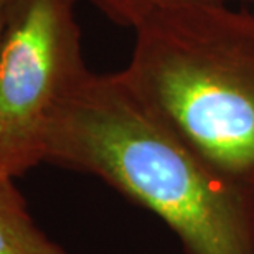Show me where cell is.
Wrapping results in <instances>:
<instances>
[{
	"instance_id": "cell-4",
	"label": "cell",
	"mask_w": 254,
	"mask_h": 254,
	"mask_svg": "<svg viewBox=\"0 0 254 254\" xmlns=\"http://www.w3.org/2000/svg\"><path fill=\"white\" fill-rule=\"evenodd\" d=\"M0 254H68L38 228L15 179L0 175Z\"/></svg>"
},
{
	"instance_id": "cell-6",
	"label": "cell",
	"mask_w": 254,
	"mask_h": 254,
	"mask_svg": "<svg viewBox=\"0 0 254 254\" xmlns=\"http://www.w3.org/2000/svg\"><path fill=\"white\" fill-rule=\"evenodd\" d=\"M8 7H10V0H0V43H2L3 28H5V22H7Z\"/></svg>"
},
{
	"instance_id": "cell-1",
	"label": "cell",
	"mask_w": 254,
	"mask_h": 254,
	"mask_svg": "<svg viewBox=\"0 0 254 254\" xmlns=\"http://www.w3.org/2000/svg\"><path fill=\"white\" fill-rule=\"evenodd\" d=\"M45 162L98 177L159 216L187 254H253L254 189L228 179L119 73H89L55 111Z\"/></svg>"
},
{
	"instance_id": "cell-5",
	"label": "cell",
	"mask_w": 254,
	"mask_h": 254,
	"mask_svg": "<svg viewBox=\"0 0 254 254\" xmlns=\"http://www.w3.org/2000/svg\"><path fill=\"white\" fill-rule=\"evenodd\" d=\"M106 17L121 27L135 30L149 18L172 8L226 0H91Z\"/></svg>"
},
{
	"instance_id": "cell-8",
	"label": "cell",
	"mask_w": 254,
	"mask_h": 254,
	"mask_svg": "<svg viewBox=\"0 0 254 254\" xmlns=\"http://www.w3.org/2000/svg\"><path fill=\"white\" fill-rule=\"evenodd\" d=\"M253 254H254V246H253Z\"/></svg>"
},
{
	"instance_id": "cell-3",
	"label": "cell",
	"mask_w": 254,
	"mask_h": 254,
	"mask_svg": "<svg viewBox=\"0 0 254 254\" xmlns=\"http://www.w3.org/2000/svg\"><path fill=\"white\" fill-rule=\"evenodd\" d=\"M89 73L76 0H10L0 43V175L45 162L55 111Z\"/></svg>"
},
{
	"instance_id": "cell-2",
	"label": "cell",
	"mask_w": 254,
	"mask_h": 254,
	"mask_svg": "<svg viewBox=\"0 0 254 254\" xmlns=\"http://www.w3.org/2000/svg\"><path fill=\"white\" fill-rule=\"evenodd\" d=\"M134 32L124 83L208 164L254 189V15L196 3Z\"/></svg>"
},
{
	"instance_id": "cell-7",
	"label": "cell",
	"mask_w": 254,
	"mask_h": 254,
	"mask_svg": "<svg viewBox=\"0 0 254 254\" xmlns=\"http://www.w3.org/2000/svg\"><path fill=\"white\" fill-rule=\"evenodd\" d=\"M228 3L233 2V0H226ZM236 2H243V3H250V5H254V0H236Z\"/></svg>"
}]
</instances>
